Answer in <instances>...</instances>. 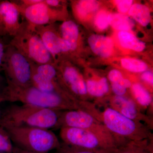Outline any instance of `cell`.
Wrapping results in <instances>:
<instances>
[{
	"mask_svg": "<svg viewBox=\"0 0 153 153\" xmlns=\"http://www.w3.org/2000/svg\"><path fill=\"white\" fill-rule=\"evenodd\" d=\"M103 108L101 111L96 107L91 114L104 125L120 146L128 141L153 138L152 130L147 126L126 117L108 105Z\"/></svg>",
	"mask_w": 153,
	"mask_h": 153,
	"instance_id": "obj_2",
	"label": "cell"
},
{
	"mask_svg": "<svg viewBox=\"0 0 153 153\" xmlns=\"http://www.w3.org/2000/svg\"><path fill=\"white\" fill-rule=\"evenodd\" d=\"M58 81L61 86L79 103L88 101V94L85 80L72 66L57 67Z\"/></svg>",
	"mask_w": 153,
	"mask_h": 153,
	"instance_id": "obj_9",
	"label": "cell"
},
{
	"mask_svg": "<svg viewBox=\"0 0 153 153\" xmlns=\"http://www.w3.org/2000/svg\"><path fill=\"white\" fill-rule=\"evenodd\" d=\"M55 153H99L82 148L73 146L62 143Z\"/></svg>",
	"mask_w": 153,
	"mask_h": 153,
	"instance_id": "obj_24",
	"label": "cell"
},
{
	"mask_svg": "<svg viewBox=\"0 0 153 153\" xmlns=\"http://www.w3.org/2000/svg\"><path fill=\"white\" fill-rule=\"evenodd\" d=\"M108 16L105 12H100L97 15L95 19V24L97 27L100 30L106 29L109 25Z\"/></svg>",
	"mask_w": 153,
	"mask_h": 153,
	"instance_id": "obj_26",
	"label": "cell"
},
{
	"mask_svg": "<svg viewBox=\"0 0 153 153\" xmlns=\"http://www.w3.org/2000/svg\"><path fill=\"white\" fill-rule=\"evenodd\" d=\"M109 25L116 30L126 31L131 30L134 26L133 21L127 16L121 14H111L108 16Z\"/></svg>",
	"mask_w": 153,
	"mask_h": 153,
	"instance_id": "obj_19",
	"label": "cell"
},
{
	"mask_svg": "<svg viewBox=\"0 0 153 153\" xmlns=\"http://www.w3.org/2000/svg\"><path fill=\"white\" fill-rule=\"evenodd\" d=\"M60 136L64 143L99 153H116L119 147L116 144L82 129L62 128Z\"/></svg>",
	"mask_w": 153,
	"mask_h": 153,
	"instance_id": "obj_6",
	"label": "cell"
},
{
	"mask_svg": "<svg viewBox=\"0 0 153 153\" xmlns=\"http://www.w3.org/2000/svg\"><path fill=\"white\" fill-rule=\"evenodd\" d=\"M64 127L82 129L91 132L102 138L120 145L102 123L85 111L81 109L62 111L57 129Z\"/></svg>",
	"mask_w": 153,
	"mask_h": 153,
	"instance_id": "obj_8",
	"label": "cell"
},
{
	"mask_svg": "<svg viewBox=\"0 0 153 153\" xmlns=\"http://www.w3.org/2000/svg\"><path fill=\"white\" fill-rule=\"evenodd\" d=\"M0 37V71L2 70V62L7 45L5 44L2 39Z\"/></svg>",
	"mask_w": 153,
	"mask_h": 153,
	"instance_id": "obj_29",
	"label": "cell"
},
{
	"mask_svg": "<svg viewBox=\"0 0 153 153\" xmlns=\"http://www.w3.org/2000/svg\"><path fill=\"white\" fill-rule=\"evenodd\" d=\"M141 78L143 81L146 82L151 86L153 85V74L150 71H146L144 72L141 76Z\"/></svg>",
	"mask_w": 153,
	"mask_h": 153,
	"instance_id": "obj_28",
	"label": "cell"
},
{
	"mask_svg": "<svg viewBox=\"0 0 153 153\" xmlns=\"http://www.w3.org/2000/svg\"><path fill=\"white\" fill-rule=\"evenodd\" d=\"M0 153H2L1 152H0Z\"/></svg>",
	"mask_w": 153,
	"mask_h": 153,
	"instance_id": "obj_34",
	"label": "cell"
},
{
	"mask_svg": "<svg viewBox=\"0 0 153 153\" xmlns=\"http://www.w3.org/2000/svg\"><path fill=\"white\" fill-rule=\"evenodd\" d=\"M91 48L96 54L101 57H109L112 53L114 44L112 40L108 37L94 35L88 38Z\"/></svg>",
	"mask_w": 153,
	"mask_h": 153,
	"instance_id": "obj_15",
	"label": "cell"
},
{
	"mask_svg": "<svg viewBox=\"0 0 153 153\" xmlns=\"http://www.w3.org/2000/svg\"><path fill=\"white\" fill-rule=\"evenodd\" d=\"M119 11L122 13H126L130 10L133 3L131 0H120L115 1Z\"/></svg>",
	"mask_w": 153,
	"mask_h": 153,
	"instance_id": "obj_27",
	"label": "cell"
},
{
	"mask_svg": "<svg viewBox=\"0 0 153 153\" xmlns=\"http://www.w3.org/2000/svg\"><path fill=\"white\" fill-rule=\"evenodd\" d=\"M2 68L7 83L21 87L32 85L31 62L9 44L6 46Z\"/></svg>",
	"mask_w": 153,
	"mask_h": 153,
	"instance_id": "obj_7",
	"label": "cell"
},
{
	"mask_svg": "<svg viewBox=\"0 0 153 153\" xmlns=\"http://www.w3.org/2000/svg\"><path fill=\"white\" fill-rule=\"evenodd\" d=\"M12 153H36L33 152H29V151L24 150L22 149L16 147L14 146L13 150Z\"/></svg>",
	"mask_w": 153,
	"mask_h": 153,
	"instance_id": "obj_31",
	"label": "cell"
},
{
	"mask_svg": "<svg viewBox=\"0 0 153 153\" xmlns=\"http://www.w3.org/2000/svg\"><path fill=\"white\" fill-rule=\"evenodd\" d=\"M14 146L7 132L0 126V152L12 153Z\"/></svg>",
	"mask_w": 153,
	"mask_h": 153,
	"instance_id": "obj_23",
	"label": "cell"
},
{
	"mask_svg": "<svg viewBox=\"0 0 153 153\" xmlns=\"http://www.w3.org/2000/svg\"><path fill=\"white\" fill-rule=\"evenodd\" d=\"M130 88L132 94V97H131L132 99L142 111L153 117V97L149 91L140 83L132 84Z\"/></svg>",
	"mask_w": 153,
	"mask_h": 153,
	"instance_id": "obj_14",
	"label": "cell"
},
{
	"mask_svg": "<svg viewBox=\"0 0 153 153\" xmlns=\"http://www.w3.org/2000/svg\"><path fill=\"white\" fill-rule=\"evenodd\" d=\"M107 105L132 120L139 122L153 129V118L142 111L130 96L114 95L108 100Z\"/></svg>",
	"mask_w": 153,
	"mask_h": 153,
	"instance_id": "obj_10",
	"label": "cell"
},
{
	"mask_svg": "<svg viewBox=\"0 0 153 153\" xmlns=\"http://www.w3.org/2000/svg\"><path fill=\"white\" fill-rule=\"evenodd\" d=\"M5 101H6L5 97L4 95V94L2 93L1 94H0V120H1L2 114L1 110V105L2 102Z\"/></svg>",
	"mask_w": 153,
	"mask_h": 153,
	"instance_id": "obj_33",
	"label": "cell"
},
{
	"mask_svg": "<svg viewBox=\"0 0 153 153\" xmlns=\"http://www.w3.org/2000/svg\"><path fill=\"white\" fill-rule=\"evenodd\" d=\"M118 38L121 46L126 49L141 52L146 47L144 42L140 41L132 34L126 31L120 32Z\"/></svg>",
	"mask_w": 153,
	"mask_h": 153,
	"instance_id": "obj_18",
	"label": "cell"
},
{
	"mask_svg": "<svg viewBox=\"0 0 153 153\" xmlns=\"http://www.w3.org/2000/svg\"><path fill=\"white\" fill-rule=\"evenodd\" d=\"M16 6L26 22L33 26L52 25L62 17L60 11L49 7L44 3V0L42 2L27 7Z\"/></svg>",
	"mask_w": 153,
	"mask_h": 153,
	"instance_id": "obj_11",
	"label": "cell"
},
{
	"mask_svg": "<svg viewBox=\"0 0 153 153\" xmlns=\"http://www.w3.org/2000/svg\"><path fill=\"white\" fill-rule=\"evenodd\" d=\"M3 94L6 101L19 102L23 104L61 111L80 109L78 103L66 97L42 91L33 85L21 87L7 83Z\"/></svg>",
	"mask_w": 153,
	"mask_h": 153,
	"instance_id": "obj_3",
	"label": "cell"
},
{
	"mask_svg": "<svg viewBox=\"0 0 153 153\" xmlns=\"http://www.w3.org/2000/svg\"><path fill=\"white\" fill-rule=\"evenodd\" d=\"M20 13L13 1H0V18L7 35L13 37L21 27Z\"/></svg>",
	"mask_w": 153,
	"mask_h": 153,
	"instance_id": "obj_13",
	"label": "cell"
},
{
	"mask_svg": "<svg viewBox=\"0 0 153 153\" xmlns=\"http://www.w3.org/2000/svg\"><path fill=\"white\" fill-rule=\"evenodd\" d=\"M73 5L75 16L82 20L88 14L95 12L98 8L99 4L96 1L82 0L74 3Z\"/></svg>",
	"mask_w": 153,
	"mask_h": 153,
	"instance_id": "obj_20",
	"label": "cell"
},
{
	"mask_svg": "<svg viewBox=\"0 0 153 153\" xmlns=\"http://www.w3.org/2000/svg\"><path fill=\"white\" fill-rule=\"evenodd\" d=\"M62 112L29 105H12L1 114L0 126L4 128L28 127L57 129Z\"/></svg>",
	"mask_w": 153,
	"mask_h": 153,
	"instance_id": "obj_1",
	"label": "cell"
},
{
	"mask_svg": "<svg viewBox=\"0 0 153 153\" xmlns=\"http://www.w3.org/2000/svg\"><path fill=\"white\" fill-rule=\"evenodd\" d=\"M108 78L111 82V84L116 83L120 84L126 88L125 85L127 79L124 78L121 72L118 70L113 69L110 71L108 75Z\"/></svg>",
	"mask_w": 153,
	"mask_h": 153,
	"instance_id": "obj_25",
	"label": "cell"
},
{
	"mask_svg": "<svg viewBox=\"0 0 153 153\" xmlns=\"http://www.w3.org/2000/svg\"><path fill=\"white\" fill-rule=\"evenodd\" d=\"M129 14L143 26H147L151 21L149 10L146 6L140 4L133 5L129 10Z\"/></svg>",
	"mask_w": 153,
	"mask_h": 153,
	"instance_id": "obj_21",
	"label": "cell"
},
{
	"mask_svg": "<svg viewBox=\"0 0 153 153\" xmlns=\"http://www.w3.org/2000/svg\"><path fill=\"white\" fill-rule=\"evenodd\" d=\"M35 27L44 46L52 56L54 63L61 54L70 52L69 44L57 33L54 24L35 26Z\"/></svg>",
	"mask_w": 153,
	"mask_h": 153,
	"instance_id": "obj_12",
	"label": "cell"
},
{
	"mask_svg": "<svg viewBox=\"0 0 153 153\" xmlns=\"http://www.w3.org/2000/svg\"><path fill=\"white\" fill-rule=\"evenodd\" d=\"M9 44L17 49L31 63L53 64L54 60L35 30L26 21L21 23L17 34Z\"/></svg>",
	"mask_w": 153,
	"mask_h": 153,
	"instance_id": "obj_5",
	"label": "cell"
},
{
	"mask_svg": "<svg viewBox=\"0 0 153 153\" xmlns=\"http://www.w3.org/2000/svg\"><path fill=\"white\" fill-rule=\"evenodd\" d=\"M116 153H153V138L126 142Z\"/></svg>",
	"mask_w": 153,
	"mask_h": 153,
	"instance_id": "obj_16",
	"label": "cell"
},
{
	"mask_svg": "<svg viewBox=\"0 0 153 153\" xmlns=\"http://www.w3.org/2000/svg\"><path fill=\"white\" fill-rule=\"evenodd\" d=\"M121 64L124 68L133 72H142L147 69L146 64L140 60L132 58H123Z\"/></svg>",
	"mask_w": 153,
	"mask_h": 153,
	"instance_id": "obj_22",
	"label": "cell"
},
{
	"mask_svg": "<svg viewBox=\"0 0 153 153\" xmlns=\"http://www.w3.org/2000/svg\"><path fill=\"white\" fill-rule=\"evenodd\" d=\"M7 36V33H6L4 25H3L2 22L0 18V37Z\"/></svg>",
	"mask_w": 153,
	"mask_h": 153,
	"instance_id": "obj_32",
	"label": "cell"
},
{
	"mask_svg": "<svg viewBox=\"0 0 153 153\" xmlns=\"http://www.w3.org/2000/svg\"><path fill=\"white\" fill-rule=\"evenodd\" d=\"M15 146L36 153H48L56 149L60 143L57 136L50 130L20 127L4 128Z\"/></svg>",
	"mask_w": 153,
	"mask_h": 153,
	"instance_id": "obj_4",
	"label": "cell"
},
{
	"mask_svg": "<svg viewBox=\"0 0 153 153\" xmlns=\"http://www.w3.org/2000/svg\"><path fill=\"white\" fill-rule=\"evenodd\" d=\"M6 86L7 85H5L4 84V77L1 76L0 73V94H1L3 93Z\"/></svg>",
	"mask_w": 153,
	"mask_h": 153,
	"instance_id": "obj_30",
	"label": "cell"
},
{
	"mask_svg": "<svg viewBox=\"0 0 153 153\" xmlns=\"http://www.w3.org/2000/svg\"><path fill=\"white\" fill-rule=\"evenodd\" d=\"M60 34L62 38L69 44L70 52L76 51L78 48L79 32L78 26L73 21H65L60 27Z\"/></svg>",
	"mask_w": 153,
	"mask_h": 153,
	"instance_id": "obj_17",
	"label": "cell"
}]
</instances>
